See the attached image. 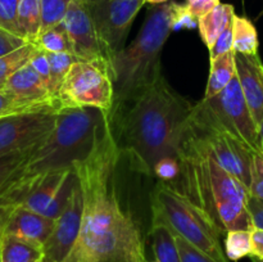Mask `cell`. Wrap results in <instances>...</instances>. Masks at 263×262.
I'll return each instance as SVG.
<instances>
[{
  "mask_svg": "<svg viewBox=\"0 0 263 262\" xmlns=\"http://www.w3.org/2000/svg\"><path fill=\"white\" fill-rule=\"evenodd\" d=\"M121 154L113 126L91 156L74 164L84 195V217L79 239L63 262L146 261L140 230L116 190Z\"/></svg>",
  "mask_w": 263,
  "mask_h": 262,
  "instance_id": "obj_1",
  "label": "cell"
},
{
  "mask_svg": "<svg viewBox=\"0 0 263 262\" xmlns=\"http://www.w3.org/2000/svg\"><path fill=\"white\" fill-rule=\"evenodd\" d=\"M194 105L161 74L152 86L112 118L116 121L113 125L120 128L117 141L121 152L128 157L134 170L153 176L159 161L177 156L181 131Z\"/></svg>",
  "mask_w": 263,
  "mask_h": 262,
  "instance_id": "obj_2",
  "label": "cell"
},
{
  "mask_svg": "<svg viewBox=\"0 0 263 262\" xmlns=\"http://www.w3.org/2000/svg\"><path fill=\"white\" fill-rule=\"evenodd\" d=\"M176 154L179 176L168 185L199 208L215 223L221 235L231 230L253 229L248 211L249 189L223 169L185 130V126Z\"/></svg>",
  "mask_w": 263,
  "mask_h": 262,
  "instance_id": "obj_3",
  "label": "cell"
},
{
  "mask_svg": "<svg viewBox=\"0 0 263 262\" xmlns=\"http://www.w3.org/2000/svg\"><path fill=\"white\" fill-rule=\"evenodd\" d=\"M177 3L153 5L133 43L110 62L115 107L112 118L122 112L163 74L161 54L167 39L175 31Z\"/></svg>",
  "mask_w": 263,
  "mask_h": 262,
  "instance_id": "obj_4",
  "label": "cell"
},
{
  "mask_svg": "<svg viewBox=\"0 0 263 262\" xmlns=\"http://www.w3.org/2000/svg\"><path fill=\"white\" fill-rule=\"evenodd\" d=\"M113 127L112 113L92 107H64L51 133L31 154L23 172L44 174L73 169L86 161Z\"/></svg>",
  "mask_w": 263,
  "mask_h": 262,
  "instance_id": "obj_5",
  "label": "cell"
},
{
  "mask_svg": "<svg viewBox=\"0 0 263 262\" xmlns=\"http://www.w3.org/2000/svg\"><path fill=\"white\" fill-rule=\"evenodd\" d=\"M152 220L163 222L217 262H229L215 223L171 185L159 181L152 193Z\"/></svg>",
  "mask_w": 263,
  "mask_h": 262,
  "instance_id": "obj_6",
  "label": "cell"
},
{
  "mask_svg": "<svg viewBox=\"0 0 263 262\" xmlns=\"http://www.w3.org/2000/svg\"><path fill=\"white\" fill-rule=\"evenodd\" d=\"M76 182L74 169L44 174L22 171L0 193V204L23 205L57 220L68 204Z\"/></svg>",
  "mask_w": 263,
  "mask_h": 262,
  "instance_id": "obj_7",
  "label": "cell"
},
{
  "mask_svg": "<svg viewBox=\"0 0 263 262\" xmlns=\"http://www.w3.org/2000/svg\"><path fill=\"white\" fill-rule=\"evenodd\" d=\"M185 130L249 189L254 153L220 122L203 100L194 105Z\"/></svg>",
  "mask_w": 263,
  "mask_h": 262,
  "instance_id": "obj_8",
  "label": "cell"
},
{
  "mask_svg": "<svg viewBox=\"0 0 263 262\" xmlns=\"http://www.w3.org/2000/svg\"><path fill=\"white\" fill-rule=\"evenodd\" d=\"M61 107H92L112 113L115 86L107 63L77 61L72 64L58 94Z\"/></svg>",
  "mask_w": 263,
  "mask_h": 262,
  "instance_id": "obj_9",
  "label": "cell"
},
{
  "mask_svg": "<svg viewBox=\"0 0 263 262\" xmlns=\"http://www.w3.org/2000/svg\"><path fill=\"white\" fill-rule=\"evenodd\" d=\"M110 62L125 48L130 28L145 0H82Z\"/></svg>",
  "mask_w": 263,
  "mask_h": 262,
  "instance_id": "obj_10",
  "label": "cell"
},
{
  "mask_svg": "<svg viewBox=\"0 0 263 262\" xmlns=\"http://www.w3.org/2000/svg\"><path fill=\"white\" fill-rule=\"evenodd\" d=\"M202 100L235 138L246 144L254 154L263 153L259 125L247 104L238 77H234L222 92L211 99Z\"/></svg>",
  "mask_w": 263,
  "mask_h": 262,
  "instance_id": "obj_11",
  "label": "cell"
},
{
  "mask_svg": "<svg viewBox=\"0 0 263 262\" xmlns=\"http://www.w3.org/2000/svg\"><path fill=\"white\" fill-rule=\"evenodd\" d=\"M58 110H39L0 118V157L39 145L51 133Z\"/></svg>",
  "mask_w": 263,
  "mask_h": 262,
  "instance_id": "obj_12",
  "label": "cell"
},
{
  "mask_svg": "<svg viewBox=\"0 0 263 262\" xmlns=\"http://www.w3.org/2000/svg\"><path fill=\"white\" fill-rule=\"evenodd\" d=\"M84 217V195L79 179L68 204L55 220L48 240L43 247L44 262H63L79 239Z\"/></svg>",
  "mask_w": 263,
  "mask_h": 262,
  "instance_id": "obj_13",
  "label": "cell"
},
{
  "mask_svg": "<svg viewBox=\"0 0 263 262\" xmlns=\"http://www.w3.org/2000/svg\"><path fill=\"white\" fill-rule=\"evenodd\" d=\"M63 25L71 41L72 53L80 61L107 63L110 67L109 55L82 0H72Z\"/></svg>",
  "mask_w": 263,
  "mask_h": 262,
  "instance_id": "obj_14",
  "label": "cell"
},
{
  "mask_svg": "<svg viewBox=\"0 0 263 262\" xmlns=\"http://www.w3.org/2000/svg\"><path fill=\"white\" fill-rule=\"evenodd\" d=\"M55 220L23 205L0 204V234H10L43 249Z\"/></svg>",
  "mask_w": 263,
  "mask_h": 262,
  "instance_id": "obj_15",
  "label": "cell"
},
{
  "mask_svg": "<svg viewBox=\"0 0 263 262\" xmlns=\"http://www.w3.org/2000/svg\"><path fill=\"white\" fill-rule=\"evenodd\" d=\"M236 77L249 109L258 125L263 121V62L258 54L235 53Z\"/></svg>",
  "mask_w": 263,
  "mask_h": 262,
  "instance_id": "obj_16",
  "label": "cell"
},
{
  "mask_svg": "<svg viewBox=\"0 0 263 262\" xmlns=\"http://www.w3.org/2000/svg\"><path fill=\"white\" fill-rule=\"evenodd\" d=\"M3 91L26 103L55 105L59 109L62 108L59 100L50 94L48 85L39 76L30 62L10 76Z\"/></svg>",
  "mask_w": 263,
  "mask_h": 262,
  "instance_id": "obj_17",
  "label": "cell"
},
{
  "mask_svg": "<svg viewBox=\"0 0 263 262\" xmlns=\"http://www.w3.org/2000/svg\"><path fill=\"white\" fill-rule=\"evenodd\" d=\"M235 76V51L231 50L215 57V58H211L210 76H208V82L203 99H211V98L222 92Z\"/></svg>",
  "mask_w": 263,
  "mask_h": 262,
  "instance_id": "obj_18",
  "label": "cell"
},
{
  "mask_svg": "<svg viewBox=\"0 0 263 262\" xmlns=\"http://www.w3.org/2000/svg\"><path fill=\"white\" fill-rule=\"evenodd\" d=\"M235 10L231 4H218L215 9L211 10L205 15L198 20V30L204 45L208 51L213 48L218 36L222 33L226 26L233 21Z\"/></svg>",
  "mask_w": 263,
  "mask_h": 262,
  "instance_id": "obj_19",
  "label": "cell"
},
{
  "mask_svg": "<svg viewBox=\"0 0 263 262\" xmlns=\"http://www.w3.org/2000/svg\"><path fill=\"white\" fill-rule=\"evenodd\" d=\"M149 235L152 238L156 261L158 262H181L179 248H177L176 236L168 226L163 222L152 220Z\"/></svg>",
  "mask_w": 263,
  "mask_h": 262,
  "instance_id": "obj_20",
  "label": "cell"
},
{
  "mask_svg": "<svg viewBox=\"0 0 263 262\" xmlns=\"http://www.w3.org/2000/svg\"><path fill=\"white\" fill-rule=\"evenodd\" d=\"M43 249L10 234H0V262H35Z\"/></svg>",
  "mask_w": 263,
  "mask_h": 262,
  "instance_id": "obj_21",
  "label": "cell"
},
{
  "mask_svg": "<svg viewBox=\"0 0 263 262\" xmlns=\"http://www.w3.org/2000/svg\"><path fill=\"white\" fill-rule=\"evenodd\" d=\"M258 32L251 20L243 15L233 17V50L239 54H258Z\"/></svg>",
  "mask_w": 263,
  "mask_h": 262,
  "instance_id": "obj_22",
  "label": "cell"
},
{
  "mask_svg": "<svg viewBox=\"0 0 263 262\" xmlns=\"http://www.w3.org/2000/svg\"><path fill=\"white\" fill-rule=\"evenodd\" d=\"M18 28L23 39L35 43L41 31V0H20Z\"/></svg>",
  "mask_w": 263,
  "mask_h": 262,
  "instance_id": "obj_23",
  "label": "cell"
},
{
  "mask_svg": "<svg viewBox=\"0 0 263 262\" xmlns=\"http://www.w3.org/2000/svg\"><path fill=\"white\" fill-rule=\"evenodd\" d=\"M35 49V44L28 43L22 48L7 54V55L0 57V91L4 90L8 80L10 79L13 73L30 62L31 55L33 54Z\"/></svg>",
  "mask_w": 263,
  "mask_h": 262,
  "instance_id": "obj_24",
  "label": "cell"
},
{
  "mask_svg": "<svg viewBox=\"0 0 263 262\" xmlns=\"http://www.w3.org/2000/svg\"><path fill=\"white\" fill-rule=\"evenodd\" d=\"M33 44L46 53H64V51L72 53L71 41L63 22L43 31Z\"/></svg>",
  "mask_w": 263,
  "mask_h": 262,
  "instance_id": "obj_25",
  "label": "cell"
},
{
  "mask_svg": "<svg viewBox=\"0 0 263 262\" xmlns=\"http://www.w3.org/2000/svg\"><path fill=\"white\" fill-rule=\"evenodd\" d=\"M36 146L27 151L15 152V153L0 157V193L14 177H17L23 171Z\"/></svg>",
  "mask_w": 263,
  "mask_h": 262,
  "instance_id": "obj_26",
  "label": "cell"
},
{
  "mask_svg": "<svg viewBox=\"0 0 263 262\" xmlns=\"http://www.w3.org/2000/svg\"><path fill=\"white\" fill-rule=\"evenodd\" d=\"M49 64H50V94L57 98L59 89L66 79L67 73L71 69L72 64L80 61L74 54L64 51V53H48ZM58 99V98H57Z\"/></svg>",
  "mask_w": 263,
  "mask_h": 262,
  "instance_id": "obj_27",
  "label": "cell"
},
{
  "mask_svg": "<svg viewBox=\"0 0 263 262\" xmlns=\"http://www.w3.org/2000/svg\"><path fill=\"white\" fill-rule=\"evenodd\" d=\"M225 235V254L229 261L238 262L252 256V230H231Z\"/></svg>",
  "mask_w": 263,
  "mask_h": 262,
  "instance_id": "obj_28",
  "label": "cell"
},
{
  "mask_svg": "<svg viewBox=\"0 0 263 262\" xmlns=\"http://www.w3.org/2000/svg\"><path fill=\"white\" fill-rule=\"evenodd\" d=\"M72 0H41V31L63 22Z\"/></svg>",
  "mask_w": 263,
  "mask_h": 262,
  "instance_id": "obj_29",
  "label": "cell"
},
{
  "mask_svg": "<svg viewBox=\"0 0 263 262\" xmlns=\"http://www.w3.org/2000/svg\"><path fill=\"white\" fill-rule=\"evenodd\" d=\"M39 110H59L55 105L49 104H33L15 99L12 95L0 91V118L5 116L17 115L23 112H39Z\"/></svg>",
  "mask_w": 263,
  "mask_h": 262,
  "instance_id": "obj_30",
  "label": "cell"
},
{
  "mask_svg": "<svg viewBox=\"0 0 263 262\" xmlns=\"http://www.w3.org/2000/svg\"><path fill=\"white\" fill-rule=\"evenodd\" d=\"M20 0H0V28L21 36L18 28Z\"/></svg>",
  "mask_w": 263,
  "mask_h": 262,
  "instance_id": "obj_31",
  "label": "cell"
},
{
  "mask_svg": "<svg viewBox=\"0 0 263 262\" xmlns=\"http://www.w3.org/2000/svg\"><path fill=\"white\" fill-rule=\"evenodd\" d=\"M176 236V243L180 252V257H181V262H217L215 258L200 251L199 248L182 239L181 236Z\"/></svg>",
  "mask_w": 263,
  "mask_h": 262,
  "instance_id": "obj_32",
  "label": "cell"
},
{
  "mask_svg": "<svg viewBox=\"0 0 263 262\" xmlns=\"http://www.w3.org/2000/svg\"><path fill=\"white\" fill-rule=\"evenodd\" d=\"M249 193L252 197L263 200V153L253 156Z\"/></svg>",
  "mask_w": 263,
  "mask_h": 262,
  "instance_id": "obj_33",
  "label": "cell"
},
{
  "mask_svg": "<svg viewBox=\"0 0 263 262\" xmlns=\"http://www.w3.org/2000/svg\"><path fill=\"white\" fill-rule=\"evenodd\" d=\"M30 64L33 67V69L37 72L39 76L45 81L48 87L50 86V64H49L48 53L41 50V49H39L37 46H36L35 51H33V54L31 55ZM49 91H50V89H49Z\"/></svg>",
  "mask_w": 263,
  "mask_h": 262,
  "instance_id": "obj_34",
  "label": "cell"
},
{
  "mask_svg": "<svg viewBox=\"0 0 263 262\" xmlns=\"http://www.w3.org/2000/svg\"><path fill=\"white\" fill-rule=\"evenodd\" d=\"M28 41L23 39L22 36H18L15 33L9 32L7 30L0 28V57H4L17 49L22 48Z\"/></svg>",
  "mask_w": 263,
  "mask_h": 262,
  "instance_id": "obj_35",
  "label": "cell"
},
{
  "mask_svg": "<svg viewBox=\"0 0 263 262\" xmlns=\"http://www.w3.org/2000/svg\"><path fill=\"white\" fill-rule=\"evenodd\" d=\"M231 50H233V21L226 26L225 30L222 31V33L216 40L215 45L210 50V59Z\"/></svg>",
  "mask_w": 263,
  "mask_h": 262,
  "instance_id": "obj_36",
  "label": "cell"
},
{
  "mask_svg": "<svg viewBox=\"0 0 263 262\" xmlns=\"http://www.w3.org/2000/svg\"><path fill=\"white\" fill-rule=\"evenodd\" d=\"M184 4L187 8V10L197 20H199L200 17L210 13L218 4H221V0H185Z\"/></svg>",
  "mask_w": 263,
  "mask_h": 262,
  "instance_id": "obj_37",
  "label": "cell"
},
{
  "mask_svg": "<svg viewBox=\"0 0 263 262\" xmlns=\"http://www.w3.org/2000/svg\"><path fill=\"white\" fill-rule=\"evenodd\" d=\"M248 211L252 217L253 228L263 230V200L251 195L248 200Z\"/></svg>",
  "mask_w": 263,
  "mask_h": 262,
  "instance_id": "obj_38",
  "label": "cell"
},
{
  "mask_svg": "<svg viewBox=\"0 0 263 262\" xmlns=\"http://www.w3.org/2000/svg\"><path fill=\"white\" fill-rule=\"evenodd\" d=\"M263 259V230L262 229H252V256Z\"/></svg>",
  "mask_w": 263,
  "mask_h": 262,
  "instance_id": "obj_39",
  "label": "cell"
},
{
  "mask_svg": "<svg viewBox=\"0 0 263 262\" xmlns=\"http://www.w3.org/2000/svg\"><path fill=\"white\" fill-rule=\"evenodd\" d=\"M145 2L152 5H159V4H164V3H168L170 0H145Z\"/></svg>",
  "mask_w": 263,
  "mask_h": 262,
  "instance_id": "obj_40",
  "label": "cell"
},
{
  "mask_svg": "<svg viewBox=\"0 0 263 262\" xmlns=\"http://www.w3.org/2000/svg\"><path fill=\"white\" fill-rule=\"evenodd\" d=\"M251 258H252V262H263V259L256 258V257H251Z\"/></svg>",
  "mask_w": 263,
  "mask_h": 262,
  "instance_id": "obj_41",
  "label": "cell"
},
{
  "mask_svg": "<svg viewBox=\"0 0 263 262\" xmlns=\"http://www.w3.org/2000/svg\"><path fill=\"white\" fill-rule=\"evenodd\" d=\"M259 131H261V136H262V141H263V121L261 122V125H259Z\"/></svg>",
  "mask_w": 263,
  "mask_h": 262,
  "instance_id": "obj_42",
  "label": "cell"
},
{
  "mask_svg": "<svg viewBox=\"0 0 263 262\" xmlns=\"http://www.w3.org/2000/svg\"><path fill=\"white\" fill-rule=\"evenodd\" d=\"M35 262H44V261H43V258H40V259H37V261H35Z\"/></svg>",
  "mask_w": 263,
  "mask_h": 262,
  "instance_id": "obj_43",
  "label": "cell"
},
{
  "mask_svg": "<svg viewBox=\"0 0 263 262\" xmlns=\"http://www.w3.org/2000/svg\"><path fill=\"white\" fill-rule=\"evenodd\" d=\"M145 262H158V261H156V259H154V261H148V259H146Z\"/></svg>",
  "mask_w": 263,
  "mask_h": 262,
  "instance_id": "obj_44",
  "label": "cell"
}]
</instances>
